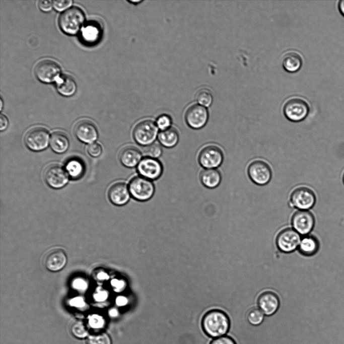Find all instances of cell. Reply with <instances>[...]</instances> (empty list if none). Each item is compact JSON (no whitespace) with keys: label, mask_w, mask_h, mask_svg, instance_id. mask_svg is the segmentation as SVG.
<instances>
[{"label":"cell","mask_w":344,"mask_h":344,"mask_svg":"<svg viewBox=\"0 0 344 344\" xmlns=\"http://www.w3.org/2000/svg\"><path fill=\"white\" fill-rule=\"evenodd\" d=\"M201 326L207 335L216 338L227 335L230 328V321L224 311L212 309L206 312L202 317Z\"/></svg>","instance_id":"cell-1"},{"label":"cell","mask_w":344,"mask_h":344,"mask_svg":"<svg viewBox=\"0 0 344 344\" xmlns=\"http://www.w3.org/2000/svg\"><path fill=\"white\" fill-rule=\"evenodd\" d=\"M85 20L84 12L80 8L73 7L63 12L59 16L58 24L61 30L69 35L77 34Z\"/></svg>","instance_id":"cell-2"},{"label":"cell","mask_w":344,"mask_h":344,"mask_svg":"<svg viewBox=\"0 0 344 344\" xmlns=\"http://www.w3.org/2000/svg\"><path fill=\"white\" fill-rule=\"evenodd\" d=\"M159 129L156 123L151 119L139 122L132 130V136L139 145L145 147L154 143L158 137Z\"/></svg>","instance_id":"cell-3"},{"label":"cell","mask_w":344,"mask_h":344,"mask_svg":"<svg viewBox=\"0 0 344 344\" xmlns=\"http://www.w3.org/2000/svg\"><path fill=\"white\" fill-rule=\"evenodd\" d=\"M128 186L131 196L140 201L149 200L155 191V187L152 180L140 175L132 177Z\"/></svg>","instance_id":"cell-4"},{"label":"cell","mask_w":344,"mask_h":344,"mask_svg":"<svg viewBox=\"0 0 344 344\" xmlns=\"http://www.w3.org/2000/svg\"><path fill=\"white\" fill-rule=\"evenodd\" d=\"M316 200V195L311 188L299 186L292 191L289 204L298 210H309L314 207Z\"/></svg>","instance_id":"cell-5"},{"label":"cell","mask_w":344,"mask_h":344,"mask_svg":"<svg viewBox=\"0 0 344 344\" xmlns=\"http://www.w3.org/2000/svg\"><path fill=\"white\" fill-rule=\"evenodd\" d=\"M309 111L307 103L300 98L295 97L287 100L283 107L285 117L292 122H300L305 119Z\"/></svg>","instance_id":"cell-6"},{"label":"cell","mask_w":344,"mask_h":344,"mask_svg":"<svg viewBox=\"0 0 344 344\" xmlns=\"http://www.w3.org/2000/svg\"><path fill=\"white\" fill-rule=\"evenodd\" d=\"M49 133L43 127L37 126L29 130L24 136V143L30 150L39 152L45 150L48 146Z\"/></svg>","instance_id":"cell-7"},{"label":"cell","mask_w":344,"mask_h":344,"mask_svg":"<svg viewBox=\"0 0 344 344\" xmlns=\"http://www.w3.org/2000/svg\"><path fill=\"white\" fill-rule=\"evenodd\" d=\"M223 160V152L216 145L204 146L198 155V163L204 169H216L222 164Z\"/></svg>","instance_id":"cell-8"},{"label":"cell","mask_w":344,"mask_h":344,"mask_svg":"<svg viewBox=\"0 0 344 344\" xmlns=\"http://www.w3.org/2000/svg\"><path fill=\"white\" fill-rule=\"evenodd\" d=\"M247 173L250 179L259 186L268 184L272 177V170L270 166L261 160L251 162L248 166Z\"/></svg>","instance_id":"cell-9"},{"label":"cell","mask_w":344,"mask_h":344,"mask_svg":"<svg viewBox=\"0 0 344 344\" xmlns=\"http://www.w3.org/2000/svg\"><path fill=\"white\" fill-rule=\"evenodd\" d=\"M60 72L59 64L56 61L49 59L39 61L34 68L36 77L41 82L46 83L56 81Z\"/></svg>","instance_id":"cell-10"},{"label":"cell","mask_w":344,"mask_h":344,"mask_svg":"<svg viewBox=\"0 0 344 344\" xmlns=\"http://www.w3.org/2000/svg\"><path fill=\"white\" fill-rule=\"evenodd\" d=\"M301 240V236L297 231L292 228H287L279 233L276 244L280 251L289 253L296 250Z\"/></svg>","instance_id":"cell-11"},{"label":"cell","mask_w":344,"mask_h":344,"mask_svg":"<svg viewBox=\"0 0 344 344\" xmlns=\"http://www.w3.org/2000/svg\"><path fill=\"white\" fill-rule=\"evenodd\" d=\"M44 179L49 187L54 189H60L67 183L69 176L65 169L61 166L52 164L45 169Z\"/></svg>","instance_id":"cell-12"},{"label":"cell","mask_w":344,"mask_h":344,"mask_svg":"<svg viewBox=\"0 0 344 344\" xmlns=\"http://www.w3.org/2000/svg\"><path fill=\"white\" fill-rule=\"evenodd\" d=\"M209 119L208 109L199 104H193L189 106L185 113V120L186 124L191 128L199 129L207 124Z\"/></svg>","instance_id":"cell-13"},{"label":"cell","mask_w":344,"mask_h":344,"mask_svg":"<svg viewBox=\"0 0 344 344\" xmlns=\"http://www.w3.org/2000/svg\"><path fill=\"white\" fill-rule=\"evenodd\" d=\"M292 226L300 235H307L313 230L315 225V218L308 210H298L292 217Z\"/></svg>","instance_id":"cell-14"},{"label":"cell","mask_w":344,"mask_h":344,"mask_svg":"<svg viewBox=\"0 0 344 344\" xmlns=\"http://www.w3.org/2000/svg\"><path fill=\"white\" fill-rule=\"evenodd\" d=\"M136 171L140 176L150 180H154L162 175L163 166L157 159L146 157L139 163Z\"/></svg>","instance_id":"cell-15"},{"label":"cell","mask_w":344,"mask_h":344,"mask_svg":"<svg viewBox=\"0 0 344 344\" xmlns=\"http://www.w3.org/2000/svg\"><path fill=\"white\" fill-rule=\"evenodd\" d=\"M107 195L110 201L117 206L126 204L131 197L128 185L123 181L112 184L108 189Z\"/></svg>","instance_id":"cell-16"},{"label":"cell","mask_w":344,"mask_h":344,"mask_svg":"<svg viewBox=\"0 0 344 344\" xmlns=\"http://www.w3.org/2000/svg\"><path fill=\"white\" fill-rule=\"evenodd\" d=\"M74 131L77 138L85 143H92L97 139L98 136L96 126L89 120L84 119L78 121L75 126Z\"/></svg>","instance_id":"cell-17"},{"label":"cell","mask_w":344,"mask_h":344,"mask_svg":"<svg viewBox=\"0 0 344 344\" xmlns=\"http://www.w3.org/2000/svg\"><path fill=\"white\" fill-rule=\"evenodd\" d=\"M257 306L265 316H269L273 315L277 312L280 306L279 295L272 291L263 292L258 299Z\"/></svg>","instance_id":"cell-18"},{"label":"cell","mask_w":344,"mask_h":344,"mask_svg":"<svg viewBox=\"0 0 344 344\" xmlns=\"http://www.w3.org/2000/svg\"><path fill=\"white\" fill-rule=\"evenodd\" d=\"M67 257L65 252L60 248H54L48 251L43 258L46 268L52 271L62 269L66 264Z\"/></svg>","instance_id":"cell-19"},{"label":"cell","mask_w":344,"mask_h":344,"mask_svg":"<svg viewBox=\"0 0 344 344\" xmlns=\"http://www.w3.org/2000/svg\"><path fill=\"white\" fill-rule=\"evenodd\" d=\"M119 160L124 166L133 168L137 166L142 158L141 151L132 146L123 147L119 153Z\"/></svg>","instance_id":"cell-20"},{"label":"cell","mask_w":344,"mask_h":344,"mask_svg":"<svg viewBox=\"0 0 344 344\" xmlns=\"http://www.w3.org/2000/svg\"><path fill=\"white\" fill-rule=\"evenodd\" d=\"M199 179L202 184L208 188H214L219 185L222 176L217 169H204L199 174Z\"/></svg>","instance_id":"cell-21"},{"label":"cell","mask_w":344,"mask_h":344,"mask_svg":"<svg viewBox=\"0 0 344 344\" xmlns=\"http://www.w3.org/2000/svg\"><path fill=\"white\" fill-rule=\"evenodd\" d=\"M102 28L101 24L98 22H90L82 30V39L87 43H95L101 36Z\"/></svg>","instance_id":"cell-22"},{"label":"cell","mask_w":344,"mask_h":344,"mask_svg":"<svg viewBox=\"0 0 344 344\" xmlns=\"http://www.w3.org/2000/svg\"><path fill=\"white\" fill-rule=\"evenodd\" d=\"M69 140L66 134L62 131H55L51 134L50 139V146L53 152L62 154L68 149Z\"/></svg>","instance_id":"cell-23"},{"label":"cell","mask_w":344,"mask_h":344,"mask_svg":"<svg viewBox=\"0 0 344 344\" xmlns=\"http://www.w3.org/2000/svg\"><path fill=\"white\" fill-rule=\"evenodd\" d=\"M319 248V243L317 239L313 236L306 235L301 239L298 250L302 255L311 256L315 254Z\"/></svg>","instance_id":"cell-24"},{"label":"cell","mask_w":344,"mask_h":344,"mask_svg":"<svg viewBox=\"0 0 344 344\" xmlns=\"http://www.w3.org/2000/svg\"><path fill=\"white\" fill-rule=\"evenodd\" d=\"M282 64L286 71L295 73L301 67L302 59L299 53L296 51H290L286 53L283 56Z\"/></svg>","instance_id":"cell-25"},{"label":"cell","mask_w":344,"mask_h":344,"mask_svg":"<svg viewBox=\"0 0 344 344\" xmlns=\"http://www.w3.org/2000/svg\"><path fill=\"white\" fill-rule=\"evenodd\" d=\"M157 138L162 146L170 148L175 147L177 144L179 135L178 130L172 126L167 129L160 131Z\"/></svg>","instance_id":"cell-26"},{"label":"cell","mask_w":344,"mask_h":344,"mask_svg":"<svg viewBox=\"0 0 344 344\" xmlns=\"http://www.w3.org/2000/svg\"><path fill=\"white\" fill-rule=\"evenodd\" d=\"M57 91L64 96H71L77 89L76 83L73 77L68 75H62L57 82Z\"/></svg>","instance_id":"cell-27"},{"label":"cell","mask_w":344,"mask_h":344,"mask_svg":"<svg viewBox=\"0 0 344 344\" xmlns=\"http://www.w3.org/2000/svg\"><path fill=\"white\" fill-rule=\"evenodd\" d=\"M65 170L70 177L75 180L78 179L84 174V163L79 158L70 159L66 164Z\"/></svg>","instance_id":"cell-28"},{"label":"cell","mask_w":344,"mask_h":344,"mask_svg":"<svg viewBox=\"0 0 344 344\" xmlns=\"http://www.w3.org/2000/svg\"><path fill=\"white\" fill-rule=\"evenodd\" d=\"M70 330L77 338H83L89 335L87 325L81 320H75L71 324Z\"/></svg>","instance_id":"cell-29"},{"label":"cell","mask_w":344,"mask_h":344,"mask_svg":"<svg viewBox=\"0 0 344 344\" xmlns=\"http://www.w3.org/2000/svg\"><path fill=\"white\" fill-rule=\"evenodd\" d=\"M87 344H112L110 336L105 332L97 331L87 337Z\"/></svg>","instance_id":"cell-30"},{"label":"cell","mask_w":344,"mask_h":344,"mask_svg":"<svg viewBox=\"0 0 344 344\" xmlns=\"http://www.w3.org/2000/svg\"><path fill=\"white\" fill-rule=\"evenodd\" d=\"M264 317L265 315L257 307L251 309L247 316L249 323L254 326L260 325L263 322Z\"/></svg>","instance_id":"cell-31"},{"label":"cell","mask_w":344,"mask_h":344,"mask_svg":"<svg viewBox=\"0 0 344 344\" xmlns=\"http://www.w3.org/2000/svg\"><path fill=\"white\" fill-rule=\"evenodd\" d=\"M196 99L200 105L204 107H209L213 102L212 92L208 89H201L197 92Z\"/></svg>","instance_id":"cell-32"},{"label":"cell","mask_w":344,"mask_h":344,"mask_svg":"<svg viewBox=\"0 0 344 344\" xmlns=\"http://www.w3.org/2000/svg\"><path fill=\"white\" fill-rule=\"evenodd\" d=\"M105 318L100 315L94 314L90 315L88 318V324L91 328L100 331L105 325Z\"/></svg>","instance_id":"cell-33"},{"label":"cell","mask_w":344,"mask_h":344,"mask_svg":"<svg viewBox=\"0 0 344 344\" xmlns=\"http://www.w3.org/2000/svg\"><path fill=\"white\" fill-rule=\"evenodd\" d=\"M143 153L147 157L157 159L160 157L162 153V149L161 146L156 143L144 147Z\"/></svg>","instance_id":"cell-34"},{"label":"cell","mask_w":344,"mask_h":344,"mask_svg":"<svg viewBox=\"0 0 344 344\" xmlns=\"http://www.w3.org/2000/svg\"><path fill=\"white\" fill-rule=\"evenodd\" d=\"M155 123L158 129L162 131L172 127V120L169 115L163 114L158 117Z\"/></svg>","instance_id":"cell-35"},{"label":"cell","mask_w":344,"mask_h":344,"mask_svg":"<svg viewBox=\"0 0 344 344\" xmlns=\"http://www.w3.org/2000/svg\"><path fill=\"white\" fill-rule=\"evenodd\" d=\"M88 154L92 157L97 158L100 156L102 152V146L98 143H92L87 148Z\"/></svg>","instance_id":"cell-36"},{"label":"cell","mask_w":344,"mask_h":344,"mask_svg":"<svg viewBox=\"0 0 344 344\" xmlns=\"http://www.w3.org/2000/svg\"><path fill=\"white\" fill-rule=\"evenodd\" d=\"M72 3L71 0L53 1V7L56 11L61 12L69 8Z\"/></svg>","instance_id":"cell-37"},{"label":"cell","mask_w":344,"mask_h":344,"mask_svg":"<svg viewBox=\"0 0 344 344\" xmlns=\"http://www.w3.org/2000/svg\"><path fill=\"white\" fill-rule=\"evenodd\" d=\"M210 344H237L231 336L226 335L213 339Z\"/></svg>","instance_id":"cell-38"},{"label":"cell","mask_w":344,"mask_h":344,"mask_svg":"<svg viewBox=\"0 0 344 344\" xmlns=\"http://www.w3.org/2000/svg\"><path fill=\"white\" fill-rule=\"evenodd\" d=\"M111 285L116 292L122 291L125 287V282L121 279H114L111 281Z\"/></svg>","instance_id":"cell-39"},{"label":"cell","mask_w":344,"mask_h":344,"mask_svg":"<svg viewBox=\"0 0 344 344\" xmlns=\"http://www.w3.org/2000/svg\"><path fill=\"white\" fill-rule=\"evenodd\" d=\"M38 6L41 11L47 12L51 10L53 6V2L49 0H41L38 3Z\"/></svg>","instance_id":"cell-40"},{"label":"cell","mask_w":344,"mask_h":344,"mask_svg":"<svg viewBox=\"0 0 344 344\" xmlns=\"http://www.w3.org/2000/svg\"><path fill=\"white\" fill-rule=\"evenodd\" d=\"M70 304L72 306L81 308L85 306V302L83 298L81 297H76L70 300Z\"/></svg>","instance_id":"cell-41"},{"label":"cell","mask_w":344,"mask_h":344,"mask_svg":"<svg viewBox=\"0 0 344 344\" xmlns=\"http://www.w3.org/2000/svg\"><path fill=\"white\" fill-rule=\"evenodd\" d=\"M73 286L78 290H85L87 287V283L83 279H77L73 282Z\"/></svg>","instance_id":"cell-42"},{"label":"cell","mask_w":344,"mask_h":344,"mask_svg":"<svg viewBox=\"0 0 344 344\" xmlns=\"http://www.w3.org/2000/svg\"><path fill=\"white\" fill-rule=\"evenodd\" d=\"M95 299L98 302L105 300L108 297V293L105 291H99L94 295Z\"/></svg>","instance_id":"cell-43"},{"label":"cell","mask_w":344,"mask_h":344,"mask_svg":"<svg viewBox=\"0 0 344 344\" xmlns=\"http://www.w3.org/2000/svg\"><path fill=\"white\" fill-rule=\"evenodd\" d=\"M9 125V121L7 117L1 114L0 116V130L1 131L5 130Z\"/></svg>","instance_id":"cell-44"},{"label":"cell","mask_w":344,"mask_h":344,"mask_svg":"<svg viewBox=\"0 0 344 344\" xmlns=\"http://www.w3.org/2000/svg\"><path fill=\"white\" fill-rule=\"evenodd\" d=\"M128 302L127 298L124 296H119L115 300L116 304L119 307L125 306Z\"/></svg>","instance_id":"cell-45"},{"label":"cell","mask_w":344,"mask_h":344,"mask_svg":"<svg viewBox=\"0 0 344 344\" xmlns=\"http://www.w3.org/2000/svg\"><path fill=\"white\" fill-rule=\"evenodd\" d=\"M98 279L102 281L107 280L109 279V277L107 273L105 272H100L98 273L97 276Z\"/></svg>","instance_id":"cell-46"},{"label":"cell","mask_w":344,"mask_h":344,"mask_svg":"<svg viewBox=\"0 0 344 344\" xmlns=\"http://www.w3.org/2000/svg\"><path fill=\"white\" fill-rule=\"evenodd\" d=\"M338 8L339 12L343 16H344V0H341L339 2Z\"/></svg>","instance_id":"cell-47"},{"label":"cell","mask_w":344,"mask_h":344,"mask_svg":"<svg viewBox=\"0 0 344 344\" xmlns=\"http://www.w3.org/2000/svg\"><path fill=\"white\" fill-rule=\"evenodd\" d=\"M109 314L111 317H116L118 315V312L115 309H112L109 311Z\"/></svg>","instance_id":"cell-48"},{"label":"cell","mask_w":344,"mask_h":344,"mask_svg":"<svg viewBox=\"0 0 344 344\" xmlns=\"http://www.w3.org/2000/svg\"><path fill=\"white\" fill-rule=\"evenodd\" d=\"M141 2H142V1H140V0H138V1H129V2H130V3H137H137H141Z\"/></svg>","instance_id":"cell-49"},{"label":"cell","mask_w":344,"mask_h":344,"mask_svg":"<svg viewBox=\"0 0 344 344\" xmlns=\"http://www.w3.org/2000/svg\"><path fill=\"white\" fill-rule=\"evenodd\" d=\"M2 108H3V100L2 99H1V107H0L1 110H2Z\"/></svg>","instance_id":"cell-50"},{"label":"cell","mask_w":344,"mask_h":344,"mask_svg":"<svg viewBox=\"0 0 344 344\" xmlns=\"http://www.w3.org/2000/svg\"><path fill=\"white\" fill-rule=\"evenodd\" d=\"M342 181H343V183L344 184V173H343V176H342Z\"/></svg>","instance_id":"cell-51"}]
</instances>
